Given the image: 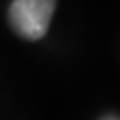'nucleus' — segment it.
<instances>
[{"mask_svg": "<svg viewBox=\"0 0 120 120\" xmlns=\"http://www.w3.org/2000/svg\"><path fill=\"white\" fill-rule=\"evenodd\" d=\"M55 0H14L9 7L12 30L26 41L44 37L55 12Z\"/></svg>", "mask_w": 120, "mask_h": 120, "instance_id": "nucleus-1", "label": "nucleus"}]
</instances>
